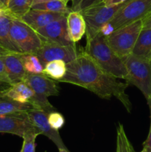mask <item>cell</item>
Instances as JSON below:
<instances>
[{"label":"cell","instance_id":"obj_10","mask_svg":"<svg viewBox=\"0 0 151 152\" xmlns=\"http://www.w3.org/2000/svg\"><path fill=\"white\" fill-rule=\"evenodd\" d=\"M38 131L33 124L28 112L0 115V133H8L23 137L28 132Z\"/></svg>","mask_w":151,"mask_h":152},{"label":"cell","instance_id":"obj_6","mask_svg":"<svg viewBox=\"0 0 151 152\" xmlns=\"http://www.w3.org/2000/svg\"><path fill=\"white\" fill-rule=\"evenodd\" d=\"M10 36L22 53L36 54L42 46L44 39L31 27L20 19L12 18Z\"/></svg>","mask_w":151,"mask_h":152},{"label":"cell","instance_id":"obj_11","mask_svg":"<svg viewBox=\"0 0 151 152\" xmlns=\"http://www.w3.org/2000/svg\"><path fill=\"white\" fill-rule=\"evenodd\" d=\"M36 32L46 41L53 42L63 45L75 44L69 37L67 27V16L53 21L48 25L37 30Z\"/></svg>","mask_w":151,"mask_h":152},{"label":"cell","instance_id":"obj_2","mask_svg":"<svg viewBox=\"0 0 151 152\" xmlns=\"http://www.w3.org/2000/svg\"><path fill=\"white\" fill-rule=\"evenodd\" d=\"M84 51L108 74L118 79L127 80V71L124 60L113 50L106 37L100 32L87 39Z\"/></svg>","mask_w":151,"mask_h":152},{"label":"cell","instance_id":"obj_37","mask_svg":"<svg viewBox=\"0 0 151 152\" xmlns=\"http://www.w3.org/2000/svg\"><path fill=\"white\" fill-rule=\"evenodd\" d=\"M59 152H69V151L68 150V148H59Z\"/></svg>","mask_w":151,"mask_h":152},{"label":"cell","instance_id":"obj_30","mask_svg":"<svg viewBox=\"0 0 151 152\" xmlns=\"http://www.w3.org/2000/svg\"><path fill=\"white\" fill-rule=\"evenodd\" d=\"M114 31H115V30H114L112 25H111L110 22H107V23L105 24V25H103V26L102 27V28H101L99 32H100L102 35L105 36V37H107L110 34H112Z\"/></svg>","mask_w":151,"mask_h":152},{"label":"cell","instance_id":"obj_12","mask_svg":"<svg viewBox=\"0 0 151 152\" xmlns=\"http://www.w3.org/2000/svg\"><path fill=\"white\" fill-rule=\"evenodd\" d=\"M30 119L32 121L33 124L38 130L40 134L48 137L50 140L53 141L58 148H67L64 144L59 131L52 129L48 122V114L44 111L38 108H33L28 111Z\"/></svg>","mask_w":151,"mask_h":152},{"label":"cell","instance_id":"obj_5","mask_svg":"<svg viewBox=\"0 0 151 152\" xmlns=\"http://www.w3.org/2000/svg\"><path fill=\"white\" fill-rule=\"evenodd\" d=\"M142 28L143 19L115 30L106 37V40L113 50L123 59L132 53Z\"/></svg>","mask_w":151,"mask_h":152},{"label":"cell","instance_id":"obj_16","mask_svg":"<svg viewBox=\"0 0 151 152\" xmlns=\"http://www.w3.org/2000/svg\"><path fill=\"white\" fill-rule=\"evenodd\" d=\"M12 17L5 10H0V46L10 53H22L14 44L10 36V24Z\"/></svg>","mask_w":151,"mask_h":152},{"label":"cell","instance_id":"obj_36","mask_svg":"<svg viewBox=\"0 0 151 152\" xmlns=\"http://www.w3.org/2000/svg\"><path fill=\"white\" fill-rule=\"evenodd\" d=\"M32 1V5L36 4H38V3H41V2H44V1H47V0H31Z\"/></svg>","mask_w":151,"mask_h":152},{"label":"cell","instance_id":"obj_20","mask_svg":"<svg viewBox=\"0 0 151 152\" xmlns=\"http://www.w3.org/2000/svg\"><path fill=\"white\" fill-rule=\"evenodd\" d=\"M32 7L31 0H8L5 10L13 19H21Z\"/></svg>","mask_w":151,"mask_h":152},{"label":"cell","instance_id":"obj_35","mask_svg":"<svg viewBox=\"0 0 151 152\" xmlns=\"http://www.w3.org/2000/svg\"><path fill=\"white\" fill-rule=\"evenodd\" d=\"M10 52H9L8 50H7L6 49L3 48L2 47L0 46V56H4V55L7 54V53H10Z\"/></svg>","mask_w":151,"mask_h":152},{"label":"cell","instance_id":"obj_9","mask_svg":"<svg viewBox=\"0 0 151 152\" xmlns=\"http://www.w3.org/2000/svg\"><path fill=\"white\" fill-rule=\"evenodd\" d=\"M78 52L75 44L63 45L53 42L44 40L42 46L36 53L43 67L53 60H63L68 63L76 59Z\"/></svg>","mask_w":151,"mask_h":152},{"label":"cell","instance_id":"obj_41","mask_svg":"<svg viewBox=\"0 0 151 152\" xmlns=\"http://www.w3.org/2000/svg\"></svg>","mask_w":151,"mask_h":152},{"label":"cell","instance_id":"obj_19","mask_svg":"<svg viewBox=\"0 0 151 152\" xmlns=\"http://www.w3.org/2000/svg\"><path fill=\"white\" fill-rule=\"evenodd\" d=\"M33 108V107L30 103H23L2 95L0 96V115L19 112H28Z\"/></svg>","mask_w":151,"mask_h":152},{"label":"cell","instance_id":"obj_21","mask_svg":"<svg viewBox=\"0 0 151 152\" xmlns=\"http://www.w3.org/2000/svg\"><path fill=\"white\" fill-rule=\"evenodd\" d=\"M66 72V62L63 60H53L44 65L42 74L52 80L59 82L65 77Z\"/></svg>","mask_w":151,"mask_h":152},{"label":"cell","instance_id":"obj_15","mask_svg":"<svg viewBox=\"0 0 151 152\" xmlns=\"http://www.w3.org/2000/svg\"><path fill=\"white\" fill-rule=\"evenodd\" d=\"M68 34L73 43L78 42L86 34V22L81 12L71 10L67 15Z\"/></svg>","mask_w":151,"mask_h":152},{"label":"cell","instance_id":"obj_7","mask_svg":"<svg viewBox=\"0 0 151 152\" xmlns=\"http://www.w3.org/2000/svg\"><path fill=\"white\" fill-rule=\"evenodd\" d=\"M125 2L116 6H107L101 3L81 11L87 27L86 39H90L99 33L102 27L113 18Z\"/></svg>","mask_w":151,"mask_h":152},{"label":"cell","instance_id":"obj_26","mask_svg":"<svg viewBox=\"0 0 151 152\" xmlns=\"http://www.w3.org/2000/svg\"><path fill=\"white\" fill-rule=\"evenodd\" d=\"M104 0H73L71 10L81 12L90 7L101 4Z\"/></svg>","mask_w":151,"mask_h":152},{"label":"cell","instance_id":"obj_13","mask_svg":"<svg viewBox=\"0 0 151 152\" xmlns=\"http://www.w3.org/2000/svg\"><path fill=\"white\" fill-rule=\"evenodd\" d=\"M68 14L61 13L46 11V10H37L31 8L28 13H25L22 19V22L26 23L35 31L43 28L56 19H60Z\"/></svg>","mask_w":151,"mask_h":152},{"label":"cell","instance_id":"obj_33","mask_svg":"<svg viewBox=\"0 0 151 152\" xmlns=\"http://www.w3.org/2000/svg\"><path fill=\"white\" fill-rule=\"evenodd\" d=\"M10 86V85L7 84V83H1V82H0V96H1V94H2V92L4 91L5 89H7Z\"/></svg>","mask_w":151,"mask_h":152},{"label":"cell","instance_id":"obj_31","mask_svg":"<svg viewBox=\"0 0 151 152\" xmlns=\"http://www.w3.org/2000/svg\"><path fill=\"white\" fill-rule=\"evenodd\" d=\"M127 0H104L103 4L107 6H116L125 2Z\"/></svg>","mask_w":151,"mask_h":152},{"label":"cell","instance_id":"obj_8","mask_svg":"<svg viewBox=\"0 0 151 152\" xmlns=\"http://www.w3.org/2000/svg\"><path fill=\"white\" fill-rule=\"evenodd\" d=\"M150 13L151 0H127L109 22L116 30L144 19Z\"/></svg>","mask_w":151,"mask_h":152},{"label":"cell","instance_id":"obj_18","mask_svg":"<svg viewBox=\"0 0 151 152\" xmlns=\"http://www.w3.org/2000/svg\"><path fill=\"white\" fill-rule=\"evenodd\" d=\"M132 53L151 59V28H142Z\"/></svg>","mask_w":151,"mask_h":152},{"label":"cell","instance_id":"obj_3","mask_svg":"<svg viewBox=\"0 0 151 152\" xmlns=\"http://www.w3.org/2000/svg\"><path fill=\"white\" fill-rule=\"evenodd\" d=\"M23 82L28 85L35 93L30 102L33 108L43 110L47 114L54 110L53 105L47 100L48 96H58L59 94L58 85L54 80L43 74L27 72Z\"/></svg>","mask_w":151,"mask_h":152},{"label":"cell","instance_id":"obj_28","mask_svg":"<svg viewBox=\"0 0 151 152\" xmlns=\"http://www.w3.org/2000/svg\"><path fill=\"white\" fill-rule=\"evenodd\" d=\"M0 82L11 85L10 80L8 78V76H7V71H6L3 56H0Z\"/></svg>","mask_w":151,"mask_h":152},{"label":"cell","instance_id":"obj_22","mask_svg":"<svg viewBox=\"0 0 151 152\" xmlns=\"http://www.w3.org/2000/svg\"><path fill=\"white\" fill-rule=\"evenodd\" d=\"M31 8L65 14H68L72 10L71 7H68V3L62 0H47L44 2L33 4Z\"/></svg>","mask_w":151,"mask_h":152},{"label":"cell","instance_id":"obj_24","mask_svg":"<svg viewBox=\"0 0 151 152\" xmlns=\"http://www.w3.org/2000/svg\"><path fill=\"white\" fill-rule=\"evenodd\" d=\"M116 152H135L124 132V126L119 123L116 129Z\"/></svg>","mask_w":151,"mask_h":152},{"label":"cell","instance_id":"obj_39","mask_svg":"<svg viewBox=\"0 0 151 152\" xmlns=\"http://www.w3.org/2000/svg\"><path fill=\"white\" fill-rule=\"evenodd\" d=\"M62 1H65V2H66V3H68V1H73V0H62Z\"/></svg>","mask_w":151,"mask_h":152},{"label":"cell","instance_id":"obj_32","mask_svg":"<svg viewBox=\"0 0 151 152\" xmlns=\"http://www.w3.org/2000/svg\"><path fill=\"white\" fill-rule=\"evenodd\" d=\"M143 28H151V13L143 19Z\"/></svg>","mask_w":151,"mask_h":152},{"label":"cell","instance_id":"obj_23","mask_svg":"<svg viewBox=\"0 0 151 152\" xmlns=\"http://www.w3.org/2000/svg\"><path fill=\"white\" fill-rule=\"evenodd\" d=\"M21 58L26 72L31 74H42L44 67L36 54L21 53Z\"/></svg>","mask_w":151,"mask_h":152},{"label":"cell","instance_id":"obj_27","mask_svg":"<svg viewBox=\"0 0 151 152\" xmlns=\"http://www.w3.org/2000/svg\"><path fill=\"white\" fill-rule=\"evenodd\" d=\"M47 119H48L50 126L54 130L59 131L65 125V118L62 116V114L59 113L58 111H53L49 113Z\"/></svg>","mask_w":151,"mask_h":152},{"label":"cell","instance_id":"obj_4","mask_svg":"<svg viewBox=\"0 0 151 152\" xmlns=\"http://www.w3.org/2000/svg\"><path fill=\"white\" fill-rule=\"evenodd\" d=\"M123 60L127 71V83L138 88L146 99L151 97V59L131 53Z\"/></svg>","mask_w":151,"mask_h":152},{"label":"cell","instance_id":"obj_1","mask_svg":"<svg viewBox=\"0 0 151 152\" xmlns=\"http://www.w3.org/2000/svg\"><path fill=\"white\" fill-rule=\"evenodd\" d=\"M66 67V74L59 82L81 86L102 99H110L114 96L128 112L131 111L132 104L125 92L128 83L120 82L106 72L84 50L78 52L76 59L67 63Z\"/></svg>","mask_w":151,"mask_h":152},{"label":"cell","instance_id":"obj_34","mask_svg":"<svg viewBox=\"0 0 151 152\" xmlns=\"http://www.w3.org/2000/svg\"><path fill=\"white\" fill-rule=\"evenodd\" d=\"M8 0H0V10H5Z\"/></svg>","mask_w":151,"mask_h":152},{"label":"cell","instance_id":"obj_40","mask_svg":"<svg viewBox=\"0 0 151 152\" xmlns=\"http://www.w3.org/2000/svg\"><path fill=\"white\" fill-rule=\"evenodd\" d=\"M147 152H151V148H150V149H147Z\"/></svg>","mask_w":151,"mask_h":152},{"label":"cell","instance_id":"obj_38","mask_svg":"<svg viewBox=\"0 0 151 152\" xmlns=\"http://www.w3.org/2000/svg\"><path fill=\"white\" fill-rule=\"evenodd\" d=\"M141 152H147V148H143V150H142V151Z\"/></svg>","mask_w":151,"mask_h":152},{"label":"cell","instance_id":"obj_29","mask_svg":"<svg viewBox=\"0 0 151 152\" xmlns=\"http://www.w3.org/2000/svg\"><path fill=\"white\" fill-rule=\"evenodd\" d=\"M147 102L148 107H149L150 110V131L149 134H148V136L147 137L146 140L144 141V142L143 143L144 148H146L147 149L151 148V97L148 98L147 99Z\"/></svg>","mask_w":151,"mask_h":152},{"label":"cell","instance_id":"obj_14","mask_svg":"<svg viewBox=\"0 0 151 152\" xmlns=\"http://www.w3.org/2000/svg\"><path fill=\"white\" fill-rule=\"evenodd\" d=\"M3 59L11 85L23 81L27 72L22 63L21 53H7L3 56Z\"/></svg>","mask_w":151,"mask_h":152},{"label":"cell","instance_id":"obj_25","mask_svg":"<svg viewBox=\"0 0 151 152\" xmlns=\"http://www.w3.org/2000/svg\"><path fill=\"white\" fill-rule=\"evenodd\" d=\"M38 131L28 132L24 135L23 144L20 152H35L36 151V139L40 135Z\"/></svg>","mask_w":151,"mask_h":152},{"label":"cell","instance_id":"obj_17","mask_svg":"<svg viewBox=\"0 0 151 152\" xmlns=\"http://www.w3.org/2000/svg\"><path fill=\"white\" fill-rule=\"evenodd\" d=\"M33 91L25 82H19L15 84L10 85L7 89L2 92L1 95L13 100L23 103H30L34 96Z\"/></svg>","mask_w":151,"mask_h":152}]
</instances>
